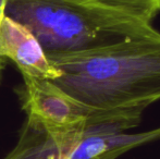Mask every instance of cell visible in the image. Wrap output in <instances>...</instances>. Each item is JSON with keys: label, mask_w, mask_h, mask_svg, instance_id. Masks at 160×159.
<instances>
[{"label": "cell", "mask_w": 160, "mask_h": 159, "mask_svg": "<svg viewBox=\"0 0 160 159\" xmlns=\"http://www.w3.org/2000/svg\"><path fill=\"white\" fill-rule=\"evenodd\" d=\"M20 91L26 118L50 129H65L81 124L96 109L81 104L49 80L23 77Z\"/></svg>", "instance_id": "3"}, {"label": "cell", "mask_w": 160, "mask_h": 159, "mask_svg": "<svg viewBox=\"0 0 160 159\" xmlns=\"http://www.w3.org/2000/svg\"><path fill=\"white\" fill-rule=\"evenodd\" d=\"M47 55L60 72L51 82L92 109L146 110L160 100V33Z\"/></svg>", "instance_id": "1"}, {"label": "cell", "mask_w": 160, "mask_h": 159, "mask_svg": "<svg viewBox=\"0 0 160 159\" xmlns=\"http://www.w3.org/2000/svg\"><path fill=\"white\" fill-rule=\"evenodd\" d=\"M4 8H6V7L0 6V24H1V21L4 17ZM7 62H8V60H7V58L2 55L1 45H0V83H1V81H2V74H3V71L7 67Z\"/></svg>", "instance_id": "7"}, {"label": "cell", "mask_w": 160, "mask_h": 159, "mask_svg": "<svg viewBox=\"0 0 160 159\" xmlns=\"http://www.w3.org/2000/svg\"><path fill=\"white\" fill-rule=\"evenodd\" d=\"M7 3V0H0V6L1 7H6Z\"/></svg>", "instance_id": "8"}, {"label": "cell", "mask_w": 160, "mask_h": 159, "mask_svg": "<svg viewBox=\"0 0 160 159\" xmlns=\"http://www.w3.org/2000/svg\"><path fill=\"white\" fill-rule=\"evenodd\" d=\"M118 12L152 24L160 13V0H94Z\"/></svg>", "instance_id": "6"}, {"label": "cell", "mask_w": 160, "mask_h": 159, "mask_svg": "<svg viewBox=\"0 0 160 159\" xmlns=\"http://www.w3.org/2000/svg\"><path fill=\"white\" fill-rule=\"evenodd\" d=\"M0 45L2 55L18 67L22 77L49 81L60 77L30 28L6 14L0 24Z\"/></svg>", "instance_id": "4"}, {"label": "cell", "mask_w": 160, "mask_h": 159, "mask_svg": "<svg viewBox=\"0 0 160 159\" xmlns=\"http://www.w3.org/2000/svg\"><path fill=\"white\" fill-rule=\"evenodd\" d=\"M4 14L30 28L47 53L86 50L159 33L152 24L94 0H7Z\"/></svg>", "instance_id": "2"}, {"label": "cell", "mask_w": 160, "mask_h": 159, "mask_svg": "<svg viewBox=\"0 0 160 159\" xmlns=\"http://www.w3.org/2000/svg\"><path fill=\"white\" fill-rule=\"evenodd\" d=\"M156 141H160V127L133 134H88L82 129L80 141L65 159H117L131 149Z\"/></svg>", "instance_id": "5"}]
</instances>
